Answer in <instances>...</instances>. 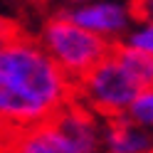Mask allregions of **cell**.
<instances>
[{
  "instance_id": "obj_1",
  "label": "cell",
  "mask_w": 153,
  "mask_h": 153,
  "mask_svg": "<svg viewBox=\"0 0 153 153\" xmlns=\"http://www.w3.org/2000/svg\"><path fill=\"white\" fill-rule=\"evenodd\" d=\"M72 91L74 82L37 40L15 32L0 42V131L50 121L72 101Z\"/></svg>"
},
{
  "instance_id": "obj_2",
  "label": "cell",
  "mask_w": 153,
  "mask_h": 153,
  "mask_svg": "<svg viewBox=\"0 0 153 153\" xmlns=\"http://www.w3.org/2000/svg\"><path fill=\"white\" fill-rule=\"evenodd\" d=\"M37 42L72 82H76L84 72H89L99 59H104L114 45L104 40L101 35L89 32L87 27L76 25L67 13L52 15L42 25Z\"/></svg>"
},
{
  "instance_id": "obj_3",
  "label": "cell",
  "mask_w": 153,
  "mask_h": 153,
  "mask_svg": "<svg viewBox=\"0 0 153 153\" xmlns=\"http://www.w3.org/2000/svg\"><path fill=\"white\" fill-rule=\"evenodd\" d=\"M141 87L111 52L74 82L72 99L101 119L121 116Z\"/></svg>"
},
{
  "instance_id": "obj_4",
  "label": "cell",
  "mask_w": 153,
  "mask_h": 153,
  "mask_svg": "<svg viewBox=\"0 0 153 153\" xmlns=\"http://www.w3.org/2000/svg\"><path fill=\"white\" fill-rule=\"evenodd\" d=\"M76 25L87 27L89 32L101 35L109 42H119L126 30L133 25V13L128 5L114 0H84V3L64 10Z\"/></svg>"
},
{
  "instance_id": "obj_5",
  "label": "cell",
  "mask_w": 153,
  "mask_h": 153,
  "mask_svg": "<svg viewBox=\"0 0 153 153\" xmlns=\"http://www.w3.org/2000/svg\"><path fill=\"white\" fill-rule=\"evenodd\" d=\"M153 148V131L141 128L128 116H111L101 126V151L104 153H146Z\"/></svg>"
},
{
  "instance_id": "obj_6",
  "label": "cell",
  "mask_w": 153,
  "mask_h": 153,
  "mask_svg": "<svg viewBox=\"0 0 153 153\" xmlns=\"http://www.w3.org/2000/svg\"><path fill=\"white\" fill-rule=\"evenodd\" d=\"M5 153H74L64 133L52 121L27 126L10 133Z\"/></svg>"
},
{
  "instance_id": "obj_7",
  "label": "cell",
  "mask_w": 153,
  "mask_h": 153,
  "mask_svg": "<svg viewBox=\"0 0 153 153\" xmlns=\"http://www.w3.org/2000/svg\"><path fill=\"white\" fill-rule=\"evenodd\" d=\"M111 54L119 59V64L131 74V79L138 87H153V57L148 52L119 40L111 45Z\"/></svg>"
},
{
  "instance_id": "obj_8",
  "label": "cell",
  "mask_w": 153,
  "mask_h": 153,
  "mask_svg": "<svg viewBox=\"0 0 153 153\" xmlns=\"http://www.w3.org/2000/svg\"><path fill=\"white\" fill-rule=\"evenodd\" d=\"M123 116H128L141 128L153 131V87H141L136 91V97L131 99V104L126 106Z\"/></svg>"
},
{
  "instance_id": "obj_9",
  "label": "cell",
  "mask_w": 153,
  "mask_h": 153,
  "mask_svg": "<svg viewBox=\"0 0 153 153\" xmlns=\"http://www.w3.org/2000/svg\"><path fill=\"white\" fill-rule=\"evenodd\" d=\"M121 42L148 52L153 57V20H133V25L121 37Z\"/></svg>"
},
{
  "instance_id": "obj_10",
  "label": "cell",
  "mask_w": 153,
  "mask_h": 153,
  "mask_svg": "<svg viewBox=\"0 0 153 153\" xmlns=\"http://www.w3.org/2000/svg\"><path fill=\"white\" fill-rule=\"evenodd\" d=\"M133 20H153V0H131Z\"/></svg>"
},
{
  "instance_id": "obj_11",
  "label": "cell",
  "mask_w": 153,
  "mask_h": 153,
  "mask_svg": "<svg viewBox=\"0 0 153 153\" xmlns=\"http://www.w3.org/2000/svg\"><path fill=\"white\" fill-rule=\"evenodd\" d=\"M62 5H67V7H74V5H79V3H84V0H59Z\"/></svg>"
},
{
  "instance_id": "obj_12",
  "label": "cell",
  "mask_w": 153,
  "mask_h": 153,
  "mask_svg": "<svg viewBox=\"0 0 153 153\" xmlns=\"http://www.w3.org/2000/svg\"><path fill=\"white\" fill-rule=\"evenodd\" d=\"M146 153H153V148H151V151H146Z\"/></svg>"
}]
</instances>
